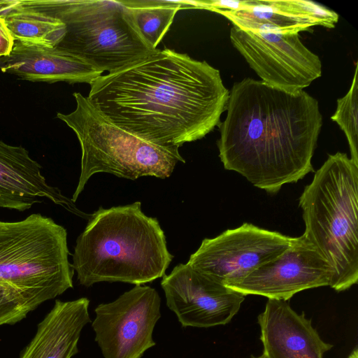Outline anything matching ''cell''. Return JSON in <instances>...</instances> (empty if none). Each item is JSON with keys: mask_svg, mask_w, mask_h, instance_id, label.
Instances as JSON below:
<instances>
[{"mask_svg": "<svg viewBox=\"0 0 358 358\" xmlns=\"http://www.w3.org/2000/svg\"><path fill=\"white\" fill-rule=\"evenodd\" d=\"M90 85L89 101L113 123L152 143L179 148L218 126L229 96L219 70L166 48Z\"/></svg>", "mask_w": 358, "mask_h": 358, "instance_id": "1", "label": "cell"}, {"mask_svg": "<svg viewBox=\"0 0 358 358\" xmlns=\"http://www.w3.org/2000/svg\"><path fill=\"white\" fill-rule=\"evenodd\" d=\"M226 110L217 141L226 170L269 194L313 171L322 116L318 101L306 92L244 78L229 91Z\"/></svg>", "mask_w": 358, "mask_h": 358, "instance_id": "2", "label": "cell"}, {"mask_svg": "<svg viewBox=\"0 0 358 358\" xmlns=\"http://www.w3.org/2000/svg\"><path fill=\"white\" fill-rule=\"evenodd\" d=\"M173 258L157 219L136 201L94 212L76 239L71 266L87 287L101 282L137 285L163 277Z\"/></svg>", "mask_w": 358, "mask_h": 358, "instance_id": "3", "label": "cell"}, {"mask_svg": "<svg viewBox=\"0 0 358 358\" xmlns=\"http://www.w3.org/2000/svg\"><path fill=\"white\" fill-rule=\"evenodd\" d=\"M303 237L332 270L336 292L358 281V164L346 154L329 155L299 198Z\"/></svg>", "mask_w": 358, "mask_h": 358, "instance_id": "4", "label": "cell"}, {"mask_svg": "<svg viewBox=\"0 0 358 358\" xmlns=\"http://www.w3.org/2000/svg\"><path fill=\"white\" fill-rule=\"evenodd\" d=\"M61 20L66 34L57 47L102 73H111L155 53L122 1L20 0Z\"/></svg>", "mask_w": 358, "mask_h": 358, "instance_id": "5", "label": "cell"}, {"mask_svg": "<svg viewBox=\"0 0 358 358\" xmlns=\"http://www.w3.org/2000/svg\"><path fill=\"white\" fill-rule=\"evenodd\" d=\"M69 255L66 229L50 217L0 221V283L13 287L31 310L73 287Z\"/></svg>", "mask_w": 358, "mask_h": 358, "instance_id": "6", "label": "cell"}, {"mask_svg": "<svg viewBox=\"0 0 358 358\" xmlns=\"http://www.w3.org/2000/svg\"><path fill=\"white\" fill-rule=\"evenodd\" d=\"M76 109L58 113L57 117L76 134L81 148V169L71 199L75 202L89 179L107 173L136 180L143 176L164 179L178 162L185 163L178 146L152 143L117 126L106 117L80 92H74Z\"/></svg>", "mask_w": 358, "mask_h": 358, "instance_id": "7", "label": "cell"}, {"mask_svg": "<svg viewBox=\"0 0 358 358\" xmlns=\"http://www.w3.org/2000/svg\"><path fill=\"white\" fill-rule=\"evenodd\" d=\"M234 47L266 84L295 92L322 75L319 57L301 42L298 33L230 30Z\"/></svg>", "mask_w": 358, "mask_h": 358, "instance_id": "8", "label": "cell"}, {"mask_svg": "<svg viewBox=\"0 0 358 358\" xmlns=\"http://www.w3.org/2000/svg\"><path fill=\"white\" fill-rule=\"evenodd\" d=\"M298 239L245 222L215 238H204L187 263L227 286L278 257Z\"/></svg>", "mask_w": 358, "mask_h": 358, "instance_id": "9", "label": "cell"}, {"mask_svg": "<svg viewBox=\"0 0 358 358\" xmlns=\"http://www.w3.org/2000/svg\"><path fill=\"white\" fill-rule=\"evenodd\" d=\"M157 291L135 285L112 302L94 310L92 327L104 358H141L155 345V327L161 317Z\"/></svg>", "mask_w": 358, "mask_h": 358, "instance_id": "10", "label": "cell"}, {"mask_svg": "<svg viewBox=\"0 0 358 358\" xmlns=\"http://www.w3.org/2000/svg\"><path fill=\"white\" fill-rule=\"evenodd\" d=\"M166 305L183 327L208 328L229 323L245 296L188 263L176 266L161 281Z\"/></svg>", "mask_w": 358, "mask_h": 358, "instance_id": "11", "label": "cell"}, {"mask_svg": "<svg viewBox=\"0 0 358 358\" xmlns=\"http://www.w3.org/2000/svg\"><path fill=\"white\" fill-rule=\"evenodd\" d=\"M331 275L328 262L302 235L280 256L226 287L245 296L287 301L299 292L329 286Z\"/></svg>", "mask_w": 358, "mask_h": 358, "instance_id": "12", "label": "cell"}, {"mask_svg": "<svg viewBox=\"0 0 358 358\" xmlns=\"http://www.w3.org/2000/svg\"><path fill=\"white\" fill-rule=\"evenodd\" d=\"M41 170L24 147L0 140V208L24 211L47 199L79 215L74 202L48 184Z\"/></svg>", "mask_w": 358, "mask_h": 358, "instance_id": "13", "label": "cell"}, {"mask_svg": "<svg viewBox=\"0 0 358 358\" xmlns=\"http://www.w3.org/2000/svg\"><path fill=\"white\" fill-rule=\"evenodd\" d=\"M257 320L264 358H323L333 347L286 301L268 299Z\"/></svg>", "mask_w": 358, "mask_h": 358, "instance_id": "14", "label": "cell"}, {"mask_svg": "<svg viewBox=\"0 0 358 358\" xmlns=\"http://www.w3.org/2000/svg\"><path fill=\"white\" fill-rule=\"evenodd\" d=\"M0 70L31 82L90 85L102 73L83 60L57 47L15 42L11 52L0 58Z\"/></svg>", "mask_w": 358, "mask_h": 358, "instance_id": "15", "label": "cell"}, {"mask_svg": "<svg viewBox=\"0 0 358 358\" xmlns=\"http://www.w3.org/2000/svg\"><path fill=\"white\" fill-rule=\"evenodd\" d=\"M89 306L86 297L56 300L20 358H71L76 355L82 330L91 322Z\"/></svg>", "mask_w": 358, "mask_h": 358, "instance_id": "16", "label": "cell"}, {"mask_svg": "<svg viewBox=\"0 0 358 358\" xmlns=\"http://www.w3.org/2000/svg\"><path fill=\"white\" fill-rule=\"evenodd\" d=\"M234 26L246 30L298 33L317 25L313 6L303 0L243 1L237 10L215 9Z\"/></svg>", "mask_w": 358, "mask_h": 358, "instance_id": "17", "label": "cell"}, {"mask_svg": "<svg viewBox=\"0 0 358 358\" xmlns=\"http://www.w3.org/2000/svg\"><path fill=\"white\" fill-rule=\"evenodd\" d=\"M15 41L22 44L55 47L66 34L65 24L57 17L23 6L20 0L1 14Z\"/></svg>", "mask_w": 358, "mask_h": 358, "instance_id": "18", "label": "cell"}, {"mask_svg": "<svg viewBox=\"0 0 358 358\" xmlns=\"http://www.w3.org/2000/svg\"><path fill=\"white\" fill-rule=\"evenodd\" d=\"M131 10L144 38L155 48L169 29L176 13L188 1H122Z\"/></svg>", "mask_w": 358, "mask_h": 358, "instance_id": "19", "label": "cell"}, {"mask_svg": "<svg viewBox=\"0 0 358 358\" xmlns=\"http://www.w3.org/2000/svg\"><path fill=\"white\" fill-rule=\"evenodd\" d=\"M358 66L348 92L337 100V108L331 119L344 131L349 143L350 159L358 164Z\"/></svg>", "mask_w": 358, "mask_h": 358, "instance_id": "20", "label": "cell"}, {"mask_svg": "<svg viewBox=\"0 0 358 358\" xmlns=\"http://www.w3.org/2000/svg\"><path fill=\"white\" fill-rule=\"evenodd\" d=\"M31 311L27 301L13 287L0 283V326L14 324Z\"/></svg>", "mask_w": 358, "mask_h": 358, "instance_id": "21", "label": "cell"}, {"mask_svg": "<svg viewBox=\"0 0 358 358\" xmlns=\"http://www.w3.org/2000/svg\"><path fill=\"white\" fill-rule=\"evenodd\" d=\"M15 41L5 22L0 15V58L8 56L12 51Z\"/></svg>", "mask_w": 358, "mask_h": 358, "instance_id": "22", "label": "cell"}, {"mask_svg": "<svg viewBox=\"0 0 358 358\" xmlns=\"http://www.w3.org/2000/svg\"><path fill=\"white\" fill-rule=\"evenodd\" d=\"M16 0H0V14L10 5L13 4Z\"/></svg>", "mask_w": 358, "mask_h": 358, "instance_id": "23", "label": "cell"}, {"mask_svg": "<svg viewBox=\"0 0 358 358\" xmlns=\"http://www.w3.org/2000/svg\"><path fill=\"white\" fill-rule=\"evenodd\" d=\"M348 358H358V349L355 348L350 355L348 356Z\"/></svg>", "mask_w": 358, "mask_h": 358, "instance_id": "24", "label": "cell"}, {"mask_svg": "<svg viewBox=\"0 0 358 358\" xmlns=\"http://www.w3.org/2000/svg\"><path fill=\"white\" fill-rule=\"evenodd\" d=\"M250 358H264V356L262 355L261 356L259 357H252Z\"/></svg>", "mask_w": 358, "mask_h": 358, "instance_id": "25", "label": "cell"}]
</instances>
